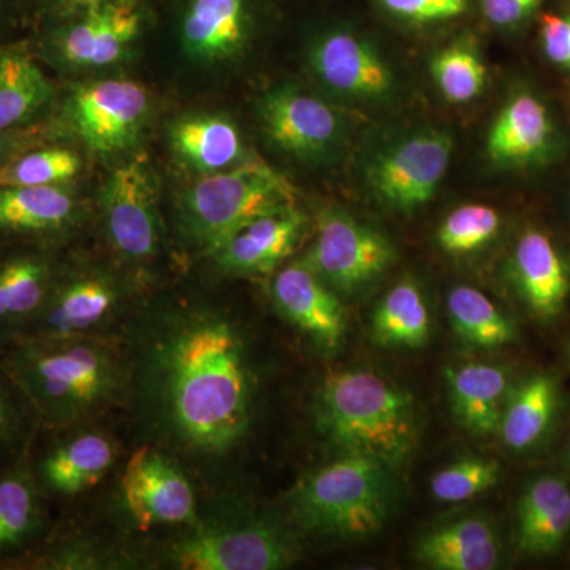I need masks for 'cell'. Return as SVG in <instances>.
<instances>
[{
  "label": "cell",
  "mask_w": 570,
  "mask_h": 570,
  "mask_svg": "<svg viewBox=\"0 0 570 570\" xmlns=\"http://www.w3.org/2000/svg\"><path fill=\"white\" fill-rule=\"evenodd\" d=\"M127 324L129 400L154 441L194 459L230 453L254 414L242 326L216 306L186 299L148 306Z\"/></svg>",
  "instance_id": "6da1fadb"
},
{
  "label": "cell",
  "mask_w": 570,
  "mask_h": 570,
  "mask_svg": "<svg viewBox=\"0 0 570 570\" xmlns=\"http://www.w3.org/2000/svg\"><path fill=\"white\" fill-rule=\"evenodd\" d=\"M0 363L40 428L85 425L129 400V360L124 344L111 336L17 341L0 351Z\"/></svg>",
  "instance_id": "7a4b0ae2"
},
{
  "label": "cell",
  "mask_w": 570,
  "mask_h": 570,
  "mask_svg": "<svg viewBox=\"0 0 570 570\" xmlns=\"http://www.w3.org/2000/svg\"><path fill=\"white\" fill-rule=\"evenodd\" d=\"M318 433L343 455L373 459L393 469L417 445L414 400L370 370H343L322 382L314 407Z\"/></svg>",
  "instance_id": "3957f363"
},
{
  "label": "cell",
  "mask_w": 570,
  "mask_h": 570,
  "mask_svg": "<svg viewBox=\"0 0 570 570\" xmlns=\"http://www.w3.org/2000/svg\"><path fill=\"white\" fill-rule=\"evenodd\" d=\"M294 187L258 157L206 175L179 198V220L190 245L209 255L243 225L295 206Z\"/></svg>",
  "instance_id": "277c9868"
},
{
  "label": "cell",
  "mask_w": 570,
  "mask_h": 570,
  "mask_svg": "<svg viewBox=\"0 0 570 570\" xmlns=\"http://www.w3.org/2000/svg\"><path fill=\"white\" fill-rule=\"evenodd\" d=\"M390 468L373 459L343 455L296 487L292 505L307 530L358 539L374 534L389 519Z\"/></svg>",
  "instance_id": "5b68a950"
},
{
  "label": "cell",
  "mask_w": 570,
  "mask_h": 570,
  "mask_svg": "<svg viewBox=\"0 0 570 570\" xmlns=\"http://www.w3.org/2000/svg\"><path fill=\"white\" fill-rule=\"evenodd\" d=\"M132 296L129 281L105 266L59 269L47 302L18 341L107 336L130 311Z\"/></svg>",
  "instance_id": "8992f818"
},
{
  "label": "cell",
  "mask_w": 570,
  "mask_h": 570,
  "mask_svg": "<svg viewBox=\"0 0 570 570\" xmlns=\"http://www.w3.org/2000/svg\"><path fill=\"white\" fill-rule=\"evenodd\" d=\"M145 0H99L88 9L59 18L43 50L62 69L96 70L121 62L146 26Z\"/></svg>",
  "instance_id": "52a82bcc"
},
{
  "label": "cell",
  "mask_w": 570,
  "mask_h": 570,
  "mask_svg": "<svg viewBox=\"0 0 570 570\" xmlns=\"http://www.w3.org/2000/svg\"><path fill=\"white\" fill-rule=\"evenodd\" d=\"M294 540L264 521L193 527L168 550V562L186 570H275L295 561Z\"/></svg>",
  "instance_id": "ba28073f"
},
{
  "label": "cell",
  "mask_w": 570,
  "mask_h": 570,
  "mask_svg": "<svg viewBox=\"0 0 570 570\" xmlns=\"http://www.w3.org/2000/svg\"><path fill=\"white\" fill-rule=\"evenodd\" d=\"M151 99L140 82L100 80L80 82L66 100V121L86 148L97 154L129 151L151 115Z\"/></svg>",
  "instance_id": "9c48e42d"
},
{
  "label": "cell",
  "mask_w": 570,
  "mask_h": 570,
  "mask_svg": "<svg viewBox=\"0 0 570 570\" xmlns=\"http://www.w3.org/2000/svg\"><path fill=\"white\" fill-rule=\"evenodd\" d=\"M108 242L129 264L153 262L163 245L159 186L151 165L135 157L116 168L100 193Z\"/></svg>",
  "instance_id": "30bf717a"
},
{
  "label": "cell",
  "mask_w": 570,
  "mask_h": 570,
  "mask_svg": "<svg viewBox=\"0 0 570 570\" xmlns=\"http://www.w3.org/2000/svg\"><path fill=\"white\" fill-rule=\"evenodd\" d=\"M395 258V247L384 235L343 209L326 208L305 262L333 291L354 294L384 275Z\"/></svg>",
  "instance_id": "8fae6325"
},
{
  "label": "cell",
  "mask_w": 570,
  "mask_h": 570,
  "mask_svg": "<svg viewBox=\"0 0 570 570\" xmlns=\"http://www.w3.org/2000/svg\"><path fill=\"white\" fill-rule=\"evenodd\" d=\"M453 138L425 130L379 153L366 168L371 193L393 212L422 208L436 194L452 159Z\"/></svg>",
  "instance_id": "7c38bea8"
},
{
  "label": "cell",
  "mask_w": 570,
  "mask_h": 570,
  "mask_svg": "<svg viewBox=\"0 0 570 570\" xmlns=\"http://www.w3.org/2000/svg\"><path fill=\"white\" fill-rule=\"evenodd\" d=\"M258 118L273 145L305 163L328 160L346 134L341 116L325 100L295 86L266 92Z\"/></svg>",
  "instance_id": "4fadbf2b"
},
{
  "label": "cell",
  "mask_w": 570,
  "mask_h": 570,
  "mask_svg": "<svg viewBox=\"0 0 570 570\" xmlns=\"http://www.w3.org/2000/svg\"><path fill=\"white\" fill-rule=\"evenodd\" d=\"M307 62L326 91L355 102L382 104L396 91V78L384 56L358 33L333 29L311 45Z\"/></svg>",
  "instance_id": "5bb4252c"
},
{
  "label": "cell",
  "mask_w": 570,
  "mask_h": 570,
  "mask_svg": "<svg viewBox=\"0 0 570 570\" xmlns=\"http://www.w3.org/2000/svg\"><path fill=\"white\" fill-rule=\"evenodd\" d=\"M121 489L126 508L141 530L197 523L193 483L170 455L151 445L130 456Z\"/></svg>",
  "instance_id": "9a60e30c"
},
{
  "label": "cell",
  "mask_w": 570,
  "mask_h": 570,
  "mask_svg": "<svg viewBox=\"0 0 570 570\" xmlns=\"http://www.w3.org/2000/svg\"><path fill=\"white\" fill-rule=\"evenodd\" d=\"M562 135L549 105L538 94L520 89L491 124L487 156L505 170H532L557 159Z\"/></svg>",
  "instance_id": "2e32d148"
},
{
  "label": "cell",
  "mask_w": 570,
  "mask_h": 570,
  "mask_svg": "<svg viewBox=\"0 0 570 570\" xmlns=\"http://www.w3.org/2000/svg\"><path fill=\"white\" fill-rule=\"evenodd\" d=\"M510 279L528 311L539 321L561 316L570 295V262L547 232L530 227L513 245Z\"/></svg>",
  "instance_id": "e0dca14e"
},
{
  "label": "cell",
  "mask_w": 570,
  "mask_h": 570,
  "mask_svg": "<svg viewBox=\"0 0 570 570\" xmlns=\"http://www.w3.org/2000/svg\"><path fill=\"white\" fill-rule=\"evenodd\" d=\"M253 28V0H186L179 40L190 61L216 66L243 55Z\"/></svg>",
  "instance_id": "ac0fdd59"
},
{
  "label": "cell",
  "mask_w": 570,
  "mask_h": 570,
  "mask_svg": "<svg viewBox=\"0 0 570 570\" xmlns=\"http://www.w3.org/2000/svg\"><path fill=\"white\" fill-rule=\"evenodd\" d=\"M277 309L318 346L333 351L346 335L340 299L305 261L284 266L272 284Z\"/></svg>",
  "instance_id": "d6986e66"
},
{
  "label": "cell",
  "mask_w": 570,
  "mask_h": 570,
  "mask_svg": "<svg viewBox=\"0 0 570 570\" xmlns=\"http://www.w3.org/2000/svg\"><path fill=\"white\" fill-rule=\"evenodd\" d=\"M305 224L295 206L265 214L238 228L208 257L225 275H269L294 253Z\"/></svg>",
  "instance_id": "ffe728a7"
},
{
  "label": "cell",
  "mask_w": 570,
  "mask_h": 570,
  "mask_svg": "<svg viewBox=\"0 0 570 570\" xmlns=\"http://www.w3.org/2000/svg\"><path fill=\"white\" fill-rule=\"evenodd\" d=\"M59 265L40 247L0 258V351L20 340L50 295Z\"/></svg>",
  "instance_id": "44dd1931"
},
{
  "label": "cell",
  "mask_w": 570,
  "mask_h": 570,
  "mask_svg": "<svg viewBox=\"0 0 570 570\" xmlns=\"http://www.w3.org/2000/svg\"><path fill=\"white\" fill-rule=\"evenodd\" d=\"M115 441L100 431H78L61 439L32 461L45 497L70 498L92 489L115 464Z\"/></svg>",
  "instance_id": "7402d4cb"
},
{
  "label": "cell",
  "mask_w": 570,
  "mask_h": 570,
  "mask_svg": "<svg viewBox=\"0 0 570 570\" xmlns=\"http://www.w3.org/2000/svg\"><path fill=\"white\" fill-rule=\"evenodd\" d=\"M81 206L69 184L0 187V235L50 242L80 223Z\"/></svg>",
  "instance_id": "603a6c76"
},
{
  "label": "cell",
  "mask_w": 570,
  "mask_h": 570,
  "mask_svg": "<svg viewBox=\"0 0 570 570\" xmlns=\"http://www.w3.org/2000/svg\"><path fill=\"white\" fill-rule=\"evenodd\" d=\"M45 497L33 474L31 449L0 468V561L20 557L47 527Z\"/></svg>",
  "instance_id": "cb8c5ba5"
},
{
  "label": "cell",
  "mask_w": 570,
  "mask_h": 570,
  "mask_svg": "<svg viewBox=\"0 0 570 570\" xmlns=\"http://www.w3.org/2000/svg\"><path fill=\"white\" fill-rule=\"evenodd\" d=\"M570 534V487L557 475H542L523 490L517 505L515 546L530 558L550 557Z\"/></svg>",
  "instance_id": "d4e9b609"
},
{
  "label": "cell",
  "mask_w": 570,
  "mask_h": 570,
  "mask_svg": "<svg viewBox=\"0 0 570 570\" xmlns=\"http://www.w3.org/2000/svg\"><path fill=\"white\" fill-rule=\"evenodd\" d=\"M176 159L202 176L230 170L250 159L242 130L223 115L197 112L176 119L168 129Z\"/></svg>",
  "instance_id": "484cf974"
},
{
  "label": "cell",
  "mask_w": 570,
  "mask_h": 570,
  "mask_svg": "<svg viewBox=\"0 0 570 570\" xmlns=\"http://www.w3.org/2000/svg\"><path fill=\"white\" fill-rule=\"evenodd\" d=\"M560 404V387L550 374H532L512 385L498 426L505 448L519 453L538 448L549 436Z\"/></svg>",
  "instance_id": "4316f807"
},
{
  "label": "cell",
  "mask_w": 570,
  "mask_h": 570,
  "mask_svg": "<svg viewBox=\"0 0 570 570\" xmlns=\"http://www.w3.org/2000/svg\"><path fill=\"white\" fill-rule=\"evenodd\" d=\"M415 557L436 570H491L501 560V542L483 519H463L420 539Z\"/></svg>",
  "instance_id": "83f0119b"
},
{
  "label": "cell",
  "mask_w": 570,
  "mask_h": 570,
  "mask_svg": "<svg viewBox=\"0 0 570 570\" xmlns=\"http://www.w3.org/2000/svg\"><path fill=\"white\" fill-rule=\"evenodd\" d=\"M450 401L461 425L475 434H491L498 431L502 407L512 384L504 367L468 363L449 367Z\"/></svg>",
  "instance_id": "f1b7e54d"
},
{
  "label": "cell",
  "mask_w": 570,
  "mask_h": 570,
  "mask_svg": "<svg viewBox=\"0 0 570 570\" xmlns=\"http://www.w3.org/2000/svg\"><path fill=\"white\" fill-rule=\"evenodd\" d=\"M55 86L29 52H0V132L28 129L55 99Z\"/></svg>",
  "instance_id": "f546056e"
},
{
  "label": "cell",
  "mask_w": 570,
  "mask_h": 570,
  "mask_svg": "<svg viewBox=\"0 0 570 570\" xmlns=\"http://www.w3.org/2000/svg\"><path fill=\"white\" fill-rule=\"evenodd\" d=\"M430 326L425 296L407 279L390 288L373 317L374 337L389 347H422L430 336Z\"/></svg>",
  "instance_id": "4dcf8cb0"
},
{
  "label": "cell",
  "mask_w": 570,
  "mask_h": 570,
  "mask_svg": "<svg viewBox=\"0 0 570 570\" xmlns=\"http://www.w3.org/2000/svg\"><path fill=\"white\" fill-rule=\"evenodd\" d=\"M448 309L453 330L472 346L498 348L515 341L512 321L478 288L468 285L452 288Z\"/></svg>",
  "instance_id": "1f68e13d"
},
{
  "label": "cell",
  "mask_w": 570,
  "mask_h": 570,
  "mask_svg": "<svg viewBox=\"0 0 570 570\" xmlns=\"http://www.w3.org/2000/svg\"><path fill=\"white\" fill-rule=\"evenodd\" d=\"M430 69L439 91L452 104L472 102L487 86L485 63L469 41L442 48L431 59Z\"/></svg>",
  "instance_id": "d6a6232c"
},
{
  "label": "cell",
  "mask_w": 570,
  "mask_h": 570,
  "mask_svg": "<svg viewBox=\"0 0 570 570\" xmlns=\"http://www.w3.org/2000/svg\"><path fill=\"white\" fill-rule=\"evenodd\" d=\"M81 168V157L69 148L36 146L0 167V187L69 184Z\"/></svg>",
  "instance_id": "836d02e7"
},
{
  "label": "cell",
  "mask_w": 570,
  "mask_h": 570,
  "mask_svg": "<svg viewBox=\"0 0 570 570\" xmlns=\"http://www.w3.org/2000/svg\"><path fill=\"white\" fill-rule=\"evenodd\" d=\"M39 428V419L31 404L0 363V468L20 459L31 449L33 434Z\"/></svg>",
  "instance_id": "e575fe53"
},
{
  "label": "cell",
  "mask_w": 570,
  "mask_h": 570,
  "mask_svg": "<svg viewBox=\"0 0 570 570\" xmlns=\"http://www.w3.org/2000/svg\"><path fill=\"white\" fill-rule=\"evenodd\" d=\"M501 224V216L491 206L463 205L439 225L438 243L449 254L475 253L497 238Z\"/></svg>",
  "instance_id": "d590c367"
},
{
  "label": "cell",
  "mask_w": 570,
  "mask_h": 570,
  "mask_svg": "<svg viewBox=\"0 0 570 570\" xmlns=\"http://www.w3.org/2000/svg\"><path fill=\"white\" fill-rule=\"evenodd\" d=\"M499 478L501 466L497 460L468 459L436 472L431 479V494L439 502L456 504L493 489Z\"/></svg>",
  "instance_id": "8d00e7d4"
},
{
  "label": "cell",
  "mask_w": 570,
  "mask_h": 570,
  "mask_svg": "<svg viewBox=\"0 0 570 570\" xmlns=\"http://www.w3.org/2000/svg\"><path fill=\"white\" fill-rule=\"evenodd\" d=\"M396 20L428 24L449 21L466 11L468 0H377Z\"/></svg>",
  "instance_id": "74e56055"
},
{
  "label": "cell",
  "mask_w": 570,
  "mask_h": 570,
  "mask_svg": "<svg viewBox=\"0 0 570 570\" xmlns=\"http://www.w3.org/2000/svg\"><path fill=\"white\" fill-rule=\"evenodd\" d=\"M540 47L558 69L570 71V17L546 13L539 24Z\"/></svg>",
  "instance_id": "f35d334b"
},
{
  "label": "cell",
  "mask_w": 570,
  "mask_h": 570,
  "mask_svg": "<svg viewBox=\"0 0 570 570\" xmlns=\"http://www.w3.org/2000/svg\"><path fill=\"white\" fill-rule=\"evenodd\" d=\"M480 11L498 29H519L534 17L542 0H479Z\"/></svg>",
  "instance_id": "ab89813d"
},
{
  "label": "cell",
  "mask_w": 570,
  "mask_h": 570,
  "mask_svg": "<svg viewBox=\"0 0 570 570\" xmlns=\"http://www.w3.org/2000/svg\"><path fill=\"white\" fill-rule=\"evenodd\" d=\"M39 135L29 129L0 132V167L10 163L13 157L20 156L28 149L40 145Z\"/></svg>",
  "instance_id": "60d3db41"
},
{
  "label": "cell",
  "mask_w": 570,
  "mask_h": 570,
  "mask_svg": "<svg viewBox=\"0 0 570 570\" xmlns=\"http://www.w3.org/2000/svg\"><path fill=\"white\" fill-rule=\"evenodd\" d=\"M99 0H36L45 13L52 14L56 18L69 17V14L78 13V11L88 9L92 3Z\"/></svg>",
  "instance_id": "b9f144b4"
},
{
  "label": "cell",
  "mask_w": 570,
  "mask_h": 570,
  "mask_svg": "<svg viewBox=\"0 0 570 570\" xmlns=\"http://www.w3.org/2000/svg\"><path fill=\"white\" fill-rule=\"evenodd\" d=\"M24 0H0V24L9 21L13 17L14 11H18Z\"/></svg>",
  "instance_id": "7bdbcfd3"
},
{
  "label": "cell",
  "mask_w": 570,
  "mask_h": 570,
  "mask_svg": "<svg viewBox=\"0 0 570 570\" xmlns=\"http://www.w3.org/2000/svg\"><path fill=\"white\" fill-rule=\"evenodd\" d=\"M569 464H570V441H569Z\"/></svg>",
  "instance_id": "ee69618b"
},
{
  "label": "cell",
  "mask_w": 570,
  "mask_h": 570,
  "mask_svg": "<svg viewBox=\"0 0 570 570\" xmlns=\"http://www.w3.org/2000/svg\"><path fill=\"white\" fill-rule=\"evenodd\" d=\"M568 348H569V354H570V343H569V346H568Z\"/></svg>",
  "instance_id": "f6af8a7d"
},
{
  "label": "cell",
  "mask_w": 570,
  "mask_h": 570,
  "mask_svg": "<svg viewBox=\"0 0 570 570\" xmlns=\"http://www.w3.org/2000/svg\"><path fill=\"white\" fill-rule=\"evenodd\" d=\"M569 213H570V205H569Z\"/></svg>",
  "instance_id": "bcb514c9"
}]
</instances>
